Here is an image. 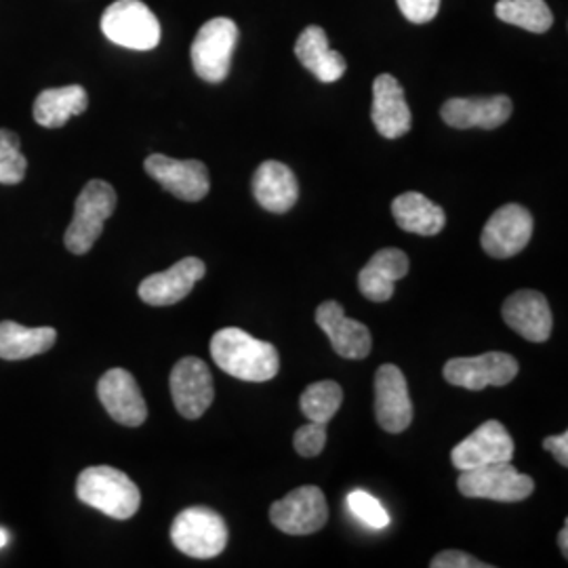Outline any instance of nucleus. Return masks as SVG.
<instances>
[{
    "label": "nucleus",
    "mask_w": 568,
    "mask_h": 568,
    "mask_svg": "<svg viewBox=\"0 0 568 568\" xmlns=\"http://www.w3.org/2000/svg\"><path fill=\"white\" fill-rule=\"evenodd\" d=\"M293 445L295 450L302 455V457H318L326 445V424H316V422H307L305 426L300 427L295 432V438H293Z\"/></svg>",
    "instance_id": "7c9ffc66"
},
{
    "label": "nucleus",
    "mask_w": 568,
    "mask_h": 568,
    "mask_svg": "<svg viewBox=\"0 0 568 568\" xmlns=\"http://www.w3.org/2000/svg\"><path fill=\"white\" fill-rule=\"evenodd\" d=\"M116 203L119 199L110 183L102 180L87 183L74 204L72 224L68 225L63 236L65 248L74 255L89 253L102 236L103 225L112 217Z\"/></svg>",
    "instance_id": "7ed1b4c3"
},
{
    "label": "nucleus",
    "mask_w": 568,
    "mask_h": 568,
    "mask_svg": "<svg viewBox=\"0 0 568 568\" xmlns=\"http://www.w3.org/2000/svg\"><path fill=\"white\" fill-rule=\"evenodd\" d=\"M204 274L206 265L199 257H185L173 267L148 276L138 288L140 300L154 307L180 304L192 293L194 284L204 278Z\"/></svg>",
    "instance_id": "dca6fc26"
},
{
    "label": "nucleus",
    "mask_w": 568,
    "mask_h": 568,
    "mask_svg": "<svg viewBox=\"0 0 568 568\" xmlns=\"http://www.w3.org/2000/svg\"><path fill=\"white\" fill-rule=\"evenodd\" d=\"M211 356L215 365L227 375L253 384L274 379L281 368L278 349L274 345L262 342L236 326L222 328L213 335Z\"/></svg>",
    "instance_id": "f257e3e1"
},
{
    "label": "nucleus",
    "mask_w": 568,
    "mask_h": 568,
    "mask_svg": "<svg viewBox=\"0 0 568 568\" xmlns=\"http://www.w3.org/2000/svg\"><path fill=\"white\" fill-rule=\"evenodd\" d=\"M375 417L389 434H400L413 422V403L405 375L396 365L379 366L375 375Z\"/></svg>",
    "instance_id": "2eb2a0df"
},
{
    "label": "nucleus",
    "mask_w": 568,
    "mask_h": 568,
    "mask_svg": "<svg viewBox=\"0 0 568 568\" xmlns=\"http://www.w3.org/2000/svg\"><path fill=\"white\" fill-rule=\"evenodd\" d=\"M58 342V331L51 326H28L2 321L0 323V358L2 361H26L49 352Z\"/></svg>",
    "instance_id": "393cba45"
},
{
    "label": "nucleus",
    "mask_w": 568,
    "mask_h": 568,
    "mask_svg": "<svg viewBox=\"0 0 568 568\" xmlns=\"http://www.w3.org/2000/svg\"><path fill=\"white\" fill-rule=\"evenodd\" d=\"M253 196L270 213H286L300 199L295 173L278 161H265L253 175Z\"/></svg>",
    "instance_id": "4be33fe9"
},
{
    "label": "nucleus",
    "mask_w": 568,
    "mask_h": 568,
    "mask_svg": "<svg viewBox=\"0 0 568 568\" xmlns=\"http://www.w3.org/2000/svg\"><path fill=\"white\" fill-rule=\"evenodd\" d=\"M457 488L464 497L469 499H490L501 504H516L525 501L532 490L535 483L527 474H520L511 462H497L488 466L464 469Z\"/></svg>",
    "instance_id": "39448f33"
},
{
    "label": "nucleus",
    "mask_w": 568,
    "mask_h": 568,
    "mask_svg": "<svg viewBox=\"0 0 568 568\" xmlns=\"http://www.w3.org/2000/svg\"><path fill=\"white\" fill-rule=\"evenodd\" d=\"M143 166L152 180L185 203L203 201L211 190L209 171L201 161H175L164 154H152Z\"/></svg>",
    "instance_id": "f8f14e48"
},
{
    "label": "nucleus",
    "mask_w": 568,
    "mask_h": 568,
    "mask_svg": "<svg viewBox=\"0 0 568 568\" xmlns=\"http://www.w3.org/2000/svg\"><path fill=\"white\" fill-rule=\"evenodd\" d=\"M77 495L84 506L100 509L114 520H129L142 506L138 485L116 467L95 466L82 469Z\"/></svg>",
    "instance_id": "f03ea898"
},
{
    "label": "nucleus",
    "mask_w": 568,
    "mask_h": 568,
    "mask_svg": "<svg viewBox=\"0 0 568 568\" xmlns=\"http://www.w3.org/2000/svg\"><path fill=\"white\" fill-rule=\"evenodd\" d=\"M520 366L514 356L506 352H488L480 356H467V358H453L445 365V379L450 386L464 387L471 392H480L488 386H508Z\"/></svg>",
    "instance_id": "6e6552de"
},
{
    "label": "nucleus",
    "mask_w": 568,
    "mask_h": 568,
    "mask_svg": "<svg viewBox=\"0 0 568 568\" xmlns=\"http://www.w3.org/2000/svg\"><path fill=\"white\" fill-rule=\"evenodd\" d=\"M495 13L509 26H518L532 34L548 32L554 23L546 0H499L495 4Z\"/></svg>",
    "instance_id": "bb28decb"
},
{
    "label": "nucleus",
    "mask_w": 568,
    "mask_h": 568,
    "mask_svg": "<svg viewBox=\"0 0 568 568\" xmlns=\"http://www.w3.org/2000/svg\"><path fill=\"white\" fill-rule=\"evenodd\" d=\"M371 119L375 129L386 140H398L413 126L410 108L406 103L405 89L392 74H379L373 82Z\"/></svg>",
    "instance_id": "f3484780"
},
{
    "label": "nucleus",
    "mask_w": 568,
    "mask_h": 568,
    "mask_svg": "<svg viewBox=\"0 0 568 568\" xmlns=\"http://www.w3.org/2000/svg\"><path fill=\"white\" fill-rule=\"evenodd\" d=\"M295 55L321 82H337L347 70L344 55L328 47L326 32L321 26L305 28L295 44Z\"/></svg>",
    "instance_id": "5701e85b"
},
{
    "label": "nucleus",
    "mask_w": 568,
    "mask_h": 568,
    "mask_svg": "<svg viewBox=\"0 0 568 568\" xmlns=\"http://www.w3.org/2000/svg\"><path fill=\"white\" fill-rule=\"evenodd\" d=\"M392 215L405 232L419 236H436L447 225V215L443 206L432 203L419 192H406L394 199Z\"/></svg>",
    "instance_id": "b1692460"
},
{
    "label": "nucleus",
    "mask_w": 568,
    "mask_h": 568,
    "mask_svg": "<svg viewBox=\"0 0 568 568\" xmlns=\"http://www.w3.org/2000/svg\"><path fill=\"white\" fill-rule=\"evenodd\" d=\"M400 13L410 23H427L438 16L440 0H396Z\"/></svg>",
    "instance_id": "2f4dec72"
},
{
    "label": "nucleus",
    "mask_w": 568,
    "mask_h": 568,
    "mask_svg": "<svg viewBox=\"0 0 568 568\" xmlns=\"http://www.w3.org/2000/svg\"><path fill=\"white\" fill-rule=\"evenodd\" d=\"M171 541L185 556L209 560L220 556L227 546V527L224 518L213 509H183L173 520Z\"/></svg>",
    "instance_id": "423d86ee"
},
{
    "label": "nucleus",
    "mask_w": 568,
    "mask_h": 568,
    "mask_svg": "<svg viewBox=\"0 0 568 568\" xmlns=\"http://www.w3.org/2000/svg\"><path fill=\"white\" fill-rule=\"evenodd\" d=\"M102 32L108 41L131 51H152L161 42V23L142 0L112 2L103 11Z\"/></svg>",
    "instance_id": "20e7f679"
},
{
    "label": "nucleus",
    "mask_w": 568,
    "mask_h": 568,
    "mask_svg": "<svg viewBox=\"0 0 568 568\" xmlns=\"http://www.w3.org/2000/svg\"><path fill=\"white\" fill-rule=\"evenodd\" d=\"M98 396L108 415L126 427H140L148 419V405L135 377L124 368H110L98 384Z\"/></svg>",
    "instance_id": "ddd939ff"
},
{
    "label": "nucleus",
    "mask_w": 568,
    "mask_h": 568,
    "mask_svg": "<svg viewBox=\"0 0 568 568\" xmlns=\"http://www.w3.org/2000/svg\"><path fill=\"white\" fill-rule=\"evenodd\" d=\"M89 105V95L81 84L47 89L34 102V121L47 129H60L72 116H79Z\"/></svg>",
    "instance_id": "a878e982"
},
{
    "label": "nucleus",
    "mask_w": 568,
    "mask_h": 568,
    "mask_svg": "<svg viewBox=\"0 0 568 568\" xmlns=\"http://www.w3.org/2000/svg\"><path fill=\"white\" fill-rule=\"evenodd\" d=\"M28 161L20 152V138L13 131L0 129V183L18 185L23 182Z\"/></svg>",
    "instance_id": "c85d7f7f"
},
{
    "label": "nucleus",
    "mask_w": 568,
    "mask_h": 568,
    "mask_svg": "<svg viewBox=\"0 0 568 568\" xmlns=\"http://www.w3.org/2000/svg\"><path fill=\"white\" fill-rule=\"evenodd\" d=\"M429 567L432 568H490V565L487 562H480V560H476L474 556H469L466 551H455V549H448V551H443V554H438L432 562H429Z\"/></svg>",
    "instance_id": "473e14b6"
},
{
    "label": "nucleus",
    "mask_w": 568,
    "mask_h": 568,
    "mask_svg": "<svg viewBox=\"0 0 568 568\" xmlns=\"http://www.w3.org/2000/svg\"><path fill=\"white\" fill-rule=\"evenodd\" d=\"M410 262L400 248H382L358 274V288L368 302L384 304L394 295L396 281L405 278Z\"/></svg>",
    "instance_id": "412c9836"
},
{
    "label": "nucleus",
    "mask_w": 568,
    "mask_h": 568,
    "mask_svg": "<svg viewBox=\"0 0 568 568\" xmlns=\"http://www.w3.org/2000/svg\"><path fill=\"white\" fill-rule=\"evenodd\" d=\"M239 42V26L227 18L206 21L192 42V65L203 81L220 84L227 79Z\"/></svg>",
    "instance_id": "0eeeda50"
},
{
    "label": "nucleus",
    "mask_w": 568,
    "mask_h": 568,
    "mask_svg": "<svg viewBox=\"0 0 568 568\" xmlns=\"http://www.w3.org/2000/svg\"><path fill=\"white\" fill-rule=\"evenodd\" d=\"M316 323L331 339L333 349L347 361H363L371 354L373 337L363 323L345 316L344 307L337 302H325L316 310Z\"/></svg>",
    "instance_id": "6ab92c4d"
},
{
    "label": "nucleus",
    "mask_w": 568,
    "mask_h": 568,
    "mask_svg": "<svg viewBox=\"0 0 568 568\" xmlns=\"http://www.w3.org/2000/svg\"><path fill=\"white\" fill-rule=\"evenodd\" d=\"M558 544H560V549H562V554H565V556H568V527H565L562 528V530H560Z\"/></svg>",
    "instance_id": "f704fd0d"
},
{
    "label": "nucleus",
    "mask_w": 568,
    "mask_h": 568,
    "mask_svg": "<svg viewBox=\"0 0 568 568\" xmlns=\"http://www.w3.org/2000/svg\"><path fill=\"white\" fill-rule=\"evenodd\" d=\"M511 457H514V440L504 424L495 419L471 432L466 440H462L450 453L453 466L459 471L497 464V462H511Z\"/></svg>",
    "instance_id": "4468645a"
},
{
    "label": "nucleus",
    "mask_w": 568,
    "mask_h": 568,
    "mask_svg": "<svg viewBox=\"0 0 568 568\" xmlns=\"http://www.w3.org/2000/svg\"><path fill=\"white\" fill-rule=\"evenodd\" d=\"M504 321L520 337L532 344H544L551 335V310L548 300L532 288H523L509 295L504 304Z\"/></svg>",
    "instance_id": "a211bd4d"
},
{
    "label": "nucleus",
    "mask_w": 568,
    "mask_h": 568,
    "mask_svg": "<svg viewBox=\"0 0 568 568\" xmlns=\"http://www.w3.org/2000/svg\"><path fill=\"white\" fill-rule=\"evenodd\" d=\"M532 236V215L520 204H504L497 209L485 230H483V248L488 257L509 260L523 253Z\"/></svg>",
    "instance_id": "9b49d317"
},
{
    "label": "nucleus",
    "mask_w": 568,
    "mask_h": 568,
    "mask_svg": "<svg viewBox=\"0 0 568 568\" xmlns=\"http://www.w3.org/2000/svg\"><path fill=\"white\" fill-rule=\"evenodd\" d=\"M171 398L185 419H199L215 400L213 375L206 363L196 356H185L171 371Z\"/></svg>",
    "instance_id": "9d476101"
},
{
    "label": "nucleus",
    "mask_w": 568,
    "mask_h": 568,
    "mask_svg": "<svg viewBox=\"0 0 568 568\" xmlns=\"http://www.w3.org/2000/svg\"><path fill=\"white\" fill-rule=\"evenodd\" d=\"M7 541H9V535H7V530H2V528H0V548H4V546H7Z\"/></svg>",
    "instance_id": "c9c22d12"
},
{
    "label": "nucleus",
    "mask_w": 568,
    "mask_h": 568,
    "mask_svg": "<svg viewBox=\"0 0 568 568\" xmlns=\"http://www.w3.org/2000/svg\"><path fill=\"white\" fill-rule=\"evenodd\" d=\"M347 508L368 528L382 530L389 525V514L384 504L366 490H352L347 495Z\"/></svg>",
    "instance_id": "c756f323"
},
{
    "label": "nucleus",
    "mask_w": 568,
    "mask_h": 568,
    "mask_svg": "<svg viewBox=\"0 0 568 568\" xmlns=\"http://www.w3.org/2000/svg\"><path fill=\"white\" fill-rule=\"evenodd\" d=\"M344 403V389L337 382H316L302 394V413L307 422L328 424Z\"/></svg>",
    "instance_id": "cd10ccee"
},
{
    "label": "nucleus",
    "mask_w": 568,
    "mask_h": 568,
    "mask_svg": "<svg viewBox=\"0 0 568 568\" xmlns=\"http://www.w3.org/2000/svg\"><path fill=\"white\" fill-rule=\"evenodd\" d=\"M544 448L556 457V462H558L560 466H568V432H562V434H558V436H548V438L544 440Z\"/></svg>",
    "instance_id": "72a5a7b5"
},
{
    "label": "nucleus",
    "mask_w": 568,
    "mask_h": 568,
    "mask_svg": "<svg viewBox=\"0 0 568 568\" xmlns=\"http://www.w3.org/2000/svg\"><path fill=\"white\" fill-rule=\"evenodd\" d=\"M270 520L286 535L318 532L328 520L325 493L318 487L295 488L281 501L272 504Z\"/></svg>",
    "instance_id": "1a4fd4ad"
},
{
    "label": "nucleus",
    "mask_w": 568,
    "mask_h": 568,
    "mask_svg": "<svg viewBox=\"0 0 568 568\" xmlns=\"http://www.w3.org/2000/svg\"><path fill=\"white\" fill-rule=\"evenodd\" d=\"M508 95L493 98H453L440 108V116L453 129H497L511 116Z\"/></svg>",
    "instance_id": "aec40b11"
}]
</instances>
